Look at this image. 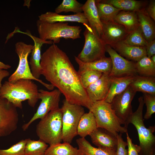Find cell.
<instances>
[{
  "instance_id": "cell-38",
  "label": "cell",
  "mask_w": 155,
  "mask_h": 155,
  "mask_svg": "<svg viewBox=\"0 0 155 155\" xmlns=\"http://www.w3.org/2000/svg\"><path fill=\"white\" fill-rule=\"evenodd\" d=\"M117 137L118 143L116 155H128V150L126 148L127 143L123 140L122 134H118Z\"/></svg>"
},
{
  "instance_id": "cell-27",
  "label": "cell",
  "mask_w": 155,
  "mask_h": 155,
  "mask_svg": "<svg viewBox=\"0 0 155 155\" xmlns=\"http://www.w3.org/2000/svg\"><path fill=\"white\" fill-rule=\"evenodd\" d=\"M78 149L85 155H116V150L96 148L92 146L85 138L76 140Z\"/></svg>"
},
{
  "instance_id": "cell-6",
  "label": "cell",
  "mask_w": 155,
  "mask_h": 155,
  "mask_svg": "<svg viewBox=\"0 0 155 155\" xmlns=\"http://www.w3.org/2000/svg\"><path fill=\"white\" fill-rule=\"evenodd\" d=\"M89 111L93 114L97 128L106 130L117 136L126 133L127 129L116 115L111 108V103L102 100L94 102Z\"/></svg>"
},
{
  "instance_id": "cell-23",
  "label": "cell",
  "mask_w": 155,
  "mask_h": 155,
  "mask_svg": "<svg viewBox=\"0 0 155 155\" xmlns=\"http://www.w3.org/2000/svg\"><path fill=\"white\" fill-rule=\"evenodd\" d=\"M136 13L139 25L147 42L155 40L154 23L146 12L145 8L136 12Z\"/></svg>"
},
{
  "instance_id": "cell-16",
  "label": "cell",
  "mask_w": 155,
  "mask_h": 155,
  "mask_svg": "<svg viewBox=\"0 0 155 155\" xmlns=\"http://www.w3.org/2000/svg\"><path fill=\"white\" fill-rule=\"evenodd\" d=\"M103 73L100 78L86 89L88 96L93 103L104 100L108 92L111 77Z\"/></svg>"
},
{
  "instance_id": "cell-10",
  "label": "cell",
  "mask_w": 155,
  "mask_h": 155,
  "mask_svg": "<svg viewBox=\"0 0 155 155\" xmlns=\"http://www.w3.org/2000/svg\"><path fill=\"white\" fill-rule=\"evenodd\" d=\"M57 89L49 91L42 89L38 90V98L41 101L36 112L30 120L22 126L23 131L26 130L35 121L43 118L50 112L59 108L61 94Z\"/></svg>"
},
{
  "instance_id": "cell-25",
  "label": "cell",
  "mask_w": 155,
  "mask_h": 155,
  "mask_svg": "<svg viewBox=\"0 0 155 155\" xmlns=\"http://www.w3.org/2000/svg\"><path fill=\"white\" fill-rule=\"evenodd\" d=\"M97 128L94 116L89 111L84 113L81 117L78 128L77 134L81 137L85 138L90 134Z\"/></svg>"
},
{
  "instance_id": "cell-19",
  "label": "cell",
  "mask_w": 155,
  "mask_h": 155,
  "mask_svg": "<svg viewBox=\"0 0 155 155\" xmlns=\"http://www.w3.org/2000/svg\"><path fill=\"white\" fill-rule=\"evenodd\" d=\"M111 47L122 57L132 61L137 62L143 57L147 56L146 47L130 45L122 41Z\"/></svg>"
},
{
  "instance_id": "cell-13",
  "label": "cell",
  "mask_w": 155,
  "mask_h": 155,
  "mask_svg": "<svg viewBox=\"0 0 155 155\" xmlns=\"http://www.w3.org/2000/svg\"><path fill=\"white\" fill-rule=\"evenodd\" d=\"M106 52L109 54L112 63L110 76L121 77L137 75L135 62L124 58L109 45H106Z\"/></svg>"
},
{
  "instance_id": "cell-41",
  "label": "cell",
  "mask_w": 155,
  "mask_h": 155,
  "mask_svg": "<svg viewBox=\"0 0 155 155\" xmlns=\"http://www.w3.org/2000/svg\"><path fill=\"white\" fill-rule=\"evenodd\" d=\"M146 48L147 57L150 58L152 56L155 55V40L148 42Z\"/></svg>"
},
{
  "instance_id": "cell-15",
  "label": "cell",
  "mask_w": 155,
  "mask_h": 155,
  "mask_svg": "<svg viewBox=\"0 0 155 155\" xmlns=\"http://www.w3.org/2000/svg\"><path fill=\"white\" fill-rule=\"evenodd\" d=\"M14 32L27 35L30 36L33 40L34 44L33 45L31 53V55L29 62L30 68L31 73L34 77L37 79H39V78L42 75V69L40 65L42 55L41 51L42 46L44 44H52L53 43V41L42 40L32 35L28 31L26 32H23L17 29Z\"/></svg>"
},
{
  "instance_id": "cell-31",
  "label": "cell",
  "mask_w": 155,
  "mask_h": 155,
  "mask_svg": "<svg viewBox=\"0 0 155 155\" xmlns=\"http://www.w3.org/2000/svg\"><path fill=\"white\" fill-rule=\"evenodd\" d=\"M137 74L140 75L155 76V64L152 61L150 58L145 56L135 63Z\"/></svg>"
},
{
  "instance_id": "cell-12",
  "label": "cell",
  "mask_w": 155,
  "mask_h": 155,
  "mask_svg": "<svg viewBox=\"0 0 155 155\" xmlns=\"http://www.w3.org/2000/svg\"><path fill=\"white\" fill-rule=\"evenodd\" d=\"M136 93L129 86L124 91L114 97L111 103L116 115L127 128L128 119L133 113L131 102Z\"/></svg>"
},
{
  "instance_id": "cell-33",
  "label": "cell",
  "mask_w": 155,
  "mask_h": 155,
  "mask_svg": "<svg viewBox=\"0 0 155 155\" xmlns=\"http://www.w3.org/2000/svg\"><path fill=\"white\" fill-rule=\"evenodd\" d=\"M122 41L127 44L138 46L146 47L148 44L140 25L129 33Z\"/></svg>"
},
{
  "instance_id": "cell-17",
  "label": "cell",
  "mask_w": 155,
  "mask_h": 155,
  "mask_svg": "<svg viewBox=\"0 0 155 155\" xmlns=\"http://www.w3.org/2000/svg\"><path fill=\"white\" fill-rule=\"evenodd\" d=\"M92 143L98 148L116 151L117 136L106 129L97 128L90 135Z\"/></svg>"
},
{
  "instance_id": "cell-46",
  "label": "cell",
  "mask_w": 155,
  "mask_h": 155,
  "mask_svg": "<svg viewBox=\"0 0 155 155\" xmlns=\"http://www.w3.org/2000/svg\"><path fill=\"white\" fill-rule=\"evenodd\" d=\"M82 155H84V154H83Z\"/></svg>"
},
{
  "instance_id": "cell-32",
  "label": "cell",
  "mask_w": 155,
  "mask_h": 155,
  "mask_svg": "<svg viewBox=\"0 0 155 155\" xmlns=\"http://www.w3.org/2000/svg\"><path fill=\"white\" fill-rule=\"evenodd\" d=\"M48 145L42 140H32L28 138L26 144L25 155H44Z\"/></svg>"
},
{
  "instance_id": "cell-20",
  "label": "cell",
  "mask_w": 155,
  "mask_h": 155,
  "mask_svg": "<svg viewBox=\"0 0 155 155\" xmlns=\"http://www.w3.org/2000/svg\"><path fill=\"white\" fill-rule=\"evenodd\" d=\"M75 60L79 66L78 71V74L86 71L93 70L99 71L103 73L109 74L112 67V63L110 57L105 56L98 60L90 62L85 63L75 56Z\"/></svg>"
},
{
  "instance_id": "cell-39",
  "label": "cell",
  "mask_w": 155,
  "mask_h": 155,
  "mask_svg": "<svg viewBox=\"0 0 155 155\" xmlns=\"http://www.w3.org/2000/svg\"><path fill=\"white\" fill-rule=\"evenodd\" d=\"M126 133L128 148V155H140L141 151L140 146L133 143L132 139L129 137L127 132Z\"/></svg>"
},
{
  "instance_id": "cell-40",
  "label": "cell",
  "mask_w": 155,
  "mask_h": 155,
  "mask_svg": "<svg viewBox=\"0 0 155 155\" xmlns=\"http://www.w3.org/2000/svg\"><path fill=\"white\" fill-rule=\"evenodd\" d=\"M145 10L150 17L155 21V1L151 0L150 1L146 8Z\"/></svg>"
},
{
  "instance_id": "cell-2",
  "label": "cell",
  "mask_w": 155,
  "mask_h": 155,
  "mask_svg": "<svg viewBox=\"0 0 155 155\" xmlns=\"http://www.w3.org/2000/svg\"><path fill=\"white\" fill-rule=\"evenodd\" d=\"M0 97L7 99L17 108H22V102L27 100L34 107L39 99L37 85L32 80L21 79L13 83L5 81L0 89Z\"/></svg>"
},
{
  "instance_id": "cell-26",
  "label": "cell",
  "mask_w": 155,
  "mask_h": 155,
  "mask_svg": "<svg viewBox=\"0 0 155 155\" xmlns=\"http://www.w3.org/2000/svg\"><path fill=\"white\" fill-rule=\"evenodd\" d=\"M114 20L123 26L129 33L139 26L135 11L121 10L116 15Z\"/></svg>"
},
{
  "instance_id": "cell-43",
  "label": "cell",
  "mask_w": 155,
  "mask_h": 155,
  "mask_svg": "<svg viewBox=\"0 0 155 155\" xmlns=\"http://www.w3.org/2000/svg\"><path fill=\"white\" fill-rule=\"evenodd\" d=\"M11 68V66L8 64H6L0 61V69L6 70Z\"/></svg>"
},
{
  "instance_id": "cell-14",
  "label": "cell",
  "mask_w": 155,
  "mask_h": 155,
  "mask_svg": "<svg viewBox=\"0 0 155 155\" xmlns=\"http://www.w3.org/2000/svg\"><path fill=\"white\" fill-rule=\"evenodd\" d=\"M102 23L100 38L106 45L111 46L122 41L129 34L123 26L114 20Z\"/></svg>"
},
{
  "instance_id": "cell-29",
  "label": "cell",
  "mask_w": 155,
  "mask_h": 155,
  "mask_svg": "<svg viewBox=\"0 0 155 155\" xmlns=\"http://www.w3.org/2000/svg\"><path fill=\"white\" fill-rule=\"evenodd\" d=\"M80 150L66 142L50 146L44 155H82Z\"/></svg>"
},
{
  "instance_id": "cell-8",
  "label": "cell",
  "mask_w": 155,
  "mask_h": 155,
  "mask_svg": "<svg viewBox=\"0 0 155 155\" xmlns=\"http://www.w3.org/2000/svg\"><path fill=\"white\" fill-rule=\"evenodd\" d=\"M83 34L84 44L77 57L82 62L88 63L105 57L106 44L98 34L89 26L86 28Z\"/></svg>"
},
{
  "instance_id": "cell-34",
  "label": "cell",
  "mask_w": 155,
  "mask_h": 155,
  "mask_svg": "<svg viewBox=\"0 0 155 155\" xmlns=\"http://www.w3.org/2000/svg\"><path fill=\"white\" fill-rule=\"evenodd\" d=\"M83 5L76 0H63L55 8V12L58 14L63 12H72L75 13H82Z\"/></svg>"
},
{
  "instance_id": "cell-3",
  "label": "cell",
  "mask_w": 155,
  "mask_h": 155,
  "mask_svg": "<svg viewBox=\"0 0 155 155\" xmlns=\"http://www.w3.org/2000/svg\"><path fill=\"white\" fill-rule=\"evenodd\" d=\"M62 113L59 108L50 112L36 126V131L40 139L50 146L62 141Z\"/></svg>"
},
{
  "instance_id": "cell-22",
  "label": "cell",
  "mask_w": 155,
  "mask_h": 155,
  "mask_svg": "<svg viewBox=\"0 0 155 155\" xmlns=\"http://www.w3.org/2000/svg\"><path fill=\"white\" fill-rule=\"evenodd\" d=\"M135 75L111 77V84L109 90L104 100L111 103L114 97L123 92L129 86Z\"/></svg>"
},
{
  "instance_id": "cell-37",
  "label": "cell",
  "mask_w": 155,
  "mask_h": 155,
  "mask_svg": "<svg viewBox=\"0 0 155 155\" xmlns=\"http://www.w3.org/2000/svg\"><path fill=\"white\" fill-rule=\"evenodd\" d=\"M143 97L146 107V111L144 118L148 120L151 118L152 114L155 113V96L144 93Z\"/></svg>"
},
{
  "instance_id": "cell-4",
  "label": "cell",
  "mask_w": 155,
  "mask_h": 155,
  "mask_svg": "<svg viewBox=\"0 0 155 155\" xmlns=\"http://www.w3.org/2000/svg\"><path fill=\"white\" fill-rule=\"evenodd\" d=\"M36 26L39 38L55 44L59 43L61 38L74 40L81 37V28L69 25L67 22L49 23L38 19Z\"/></svg>"
},
{
  "instance_id": "cell-44",
  "label": "cell",
  "mask_w": 155,
  "mask_h": 155,
  "mask_svg": "<svg viewBox=\"0 0 155 155\" xmlns=\"http://www.w3.org/2000/svg\"><path fill=\"white\" fill-rule=\"evenodd\" d=\"M150 59L152 62L155 64V55L151 57Z\"/></svg>"
},
{
  "instance_id": "cell-24",
  "label": "cell",
  "mask_w": 155,
  "mask_h": 155,
  "mask_svg": "<svg viewBox=\"0 0 155 155\" xmlns=\"http://www.w3.org/2000/svg\"><path fill=\"white\" fill-rule=\"evenodd\" d=\"M129 86L135 92L155 96V77L137 75Z\"/></svg>"
},
{
  "instance_id": "cell-7",
  "label": "cell",
  "mask_w": 155,
  "mask_h": 155,
  "mask_svg": "<svg viewBox=\"0 0 155 155\" xmlns=\"http://www.w3.org/2000/svg\"><path fill=\"white\" fill-rule=\"evenodd\" d=\"M61 109L62 113V141L71 144L78 135V124L85 111L82 106L71 104L65 99L63 101Z\"/></svg>"
},
{
  "instance_id": "cell-18",
  "label": "cell",
  "mask_w": 155,
  "mask_h": 155,
  "mask_svg": "<svg viewBox=\"0 0 155 155\" xmlns=\"http://www.w3.org/2000/svg\"><path fill=\"white\" fill-rule=\"evenodd\" d=\"M38 20L49 23L77 22L83 24L86 28L89 26L83 12L69 15H62L55 12L48 11L38 16Z\"/></svg>"
},
{
  "instance_id": "cell-30",
  "label": "cell",
  "mask_w": 155,
  "mask_h": 155,
  "mask_svg": "<svg viewBox=\"0 0 155 155\" xmlns=\"http://www.w3.org/2000/svg\"><path fill=\"white\" fill-rule=\"evenodd\" d=\"M95 4L102 22L114 20L116 15L122 10L100 0H95Z\"/></svg>"
},
{
  "instance_id": "cell-28",
  "label": "cell",
  "mask_w": 155,
  "mask_h": 155,
  "mask_svg": "<svg viewBox=\"0 0 155 155\" xmlns=\"http://www.w3.org/2000/svg\"><path fill=\"white\" fill-rule=\"evenodd\" d=\"M122 10L138 11L145 8L146 4L144 1L135 0H100Z\"/></svg>"
},
{
  "instance_id": "cell-36",
  "label": "cell",
  "mask_w": 155,
  "mask_h": 155,
  "mask_svg": "<svg viewBox=\"0 0 155 155\" xmlns=\"http://www.w3.org/2000/svg\"><path fill=\"white\" fill-rule=\"evenodd\" d=\"M28 140H22L8 149H0V155H25V149Z\"/></svg>"
},
{
  "instance_id": "cell-9",
  "label": "cell",
  "mask_w": 155,
  "mask_h": 155,
  "mask_svg": "<svg viewBox=\"0 0 155 155\" xmlns=\"http://www.w3.org/2000/svg\"><path fill=\"white\" fill-rule=\"evenodd\" d=\"M33 45L22 42H17L15 44V51L19 58L18 67L15 72L9 77L8 81L13 83L21 79H26L38 81L49 90H52L54 87L40 79L35 78L32 75L28 61V57L32 51Z\"/></svg>"
},
{
  "instance_id": "cell-5",
  "label": "cell",
  "mask_w": 155,
  "mask_h": 155,
  "mask_svg": "<svg viewBox=\"0 0 155 155\" xmlns=\"http://www.w3.org/2000/svg\"><path fill=\"white\" fill-rule=\"evenodd\" d=\"M139 104L136 110L129 117L127 124L132 123L135 127L138 134L141 151L140 155H150L155 152V126L146 127L144 122L143 111L144 103L143 96L138 99Z\"/></svg>"
},
{
  "instance_id": "cell-11",
  "label": "cell",
  "mask_w": 155,
  "mask_h": 155,
  "mask_svg": "<svg viewBox=\"0 0 155 155\" xmlns=\"http://www.w3.org/2000/svg\"><path fill=\"white\" fill-rule=\"evenodd\" d=\"M18 121L17 108L7 99L0 97V137L15 131Z\"/></svg>"
},
{
  "instance_id": "cell-1",
  "label": "cell",
  "mask_w": 155,
  "mask_h": 155,
  "mask_svg": "<svg viewBox=\"0 0 155 155\" xmlns=\"http://www.w3.org/2000/svg\"><path fill=\"white\" fill-rule=\"evenodd\" d=\"M40 65L42 75L64 95L65 99L90 110L93 103L65 53L53 43L41 55Z\"/></svg>"
},
{
  "instance_id": "cell-21",
  "label": "cell",
  "mask_w": 155,
  "mask_h": 155,
  "mask_svg": "<svg viewBox=\"0 0 155 155\" xmlns=\"http://www.w3.org/2000/svg\"><path fill=\"white\" fill-rule=\"evenodd\" d=\"M83 12L87 20L89 26L100 37L102 24L100 18L95 0H87L82 7Z\"/></svg>"
},
{
  "instance_id": "cell-35",
  "label": "cell",
  "mask_w": 155,
  "mask_h": 155,
  "mask_svg": "<svg viewBox=\"0 0 155 155\" xmlns=\"http://www.w3.org/2000/svg\"><path fill=\"white\" fill-rule=\"evenodd\" d=\"M102 74L98 71L88 70L84 71L79 75L81 84L83 87L86 89L98 80Z\"/></svg>"
},
{
  "instance_id": "cell-42",
  "label": "cell",
  "mask_w": 155,
  "mask_h": 155,
  "mask_svg": "<svg viewBox=\"0 0 155 155\" xmlns=\"http://www.w3.org/2000/svg\"><path fill=\"white\" fill-rule=\"evenodd\" d=\"M9 75V72L6 70L0 69V89L2 86L1 82L3 79Z\"/></svg>"
},
{
  "instance_id": "cell-45",
  "label": "cell",
  "mask_w": 155,
  "mask_h": 155,
  "mask_svg": "<svg viewBox=\"0 0 155 155\" xmlns=\"http://www.w3.org/2000/svg\"><path fill=\"white\" fill-rule=\"evenodd\" d=\"M150 155H155V152H152Z\"/></svg>"
}]
</instances>
